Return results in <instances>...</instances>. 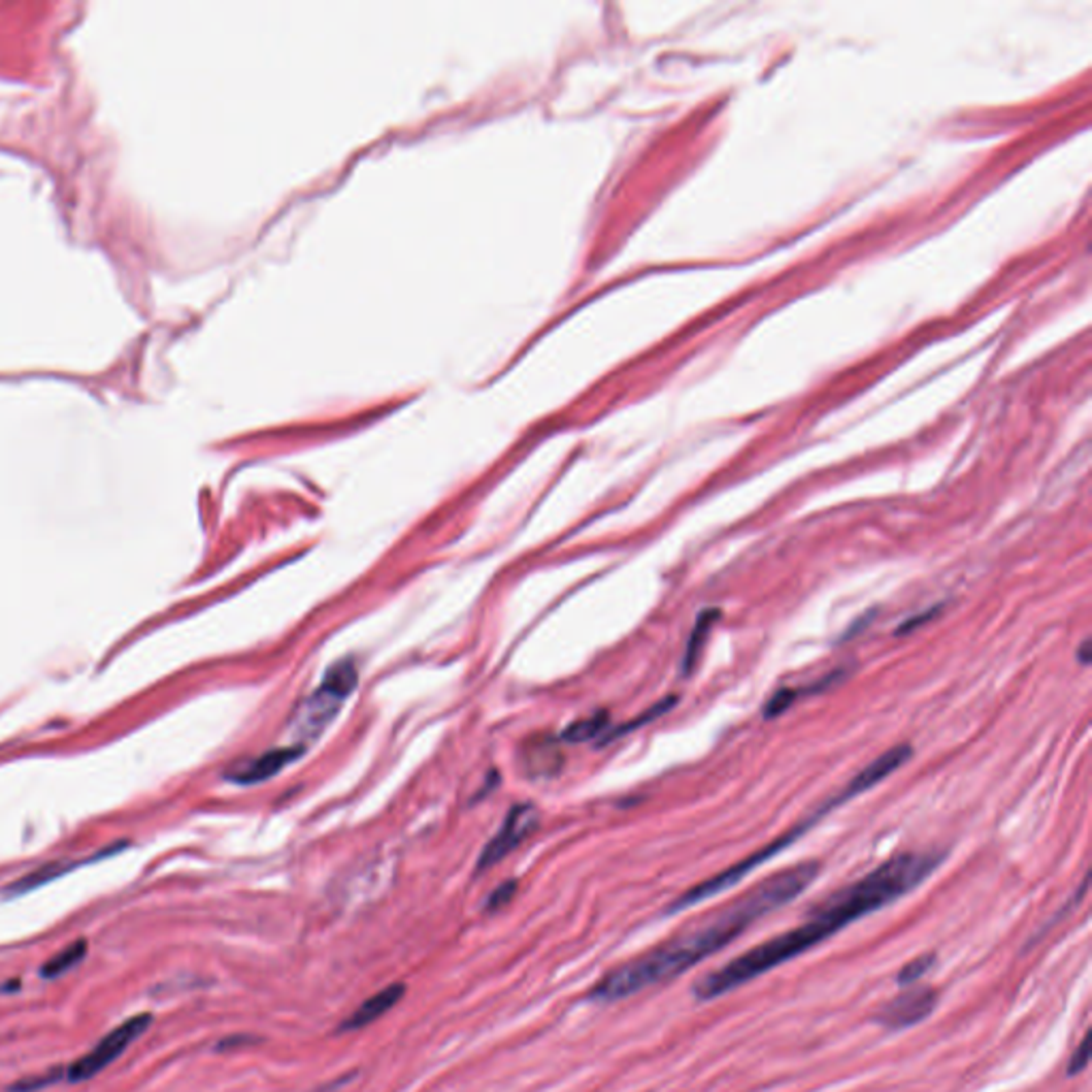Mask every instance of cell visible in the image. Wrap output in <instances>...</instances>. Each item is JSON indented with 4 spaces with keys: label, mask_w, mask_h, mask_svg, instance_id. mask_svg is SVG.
Returning a JSON list of instances; mask_svg holds the SVG:
<instances>
[{
    "label": "cell",
    "mask_w": 1092,
    "mask_h": 1092,
    "mask_svg": "<svg viewBox=\"0 0 1092 1092\" xmlns=\"http://www.w3.org/2000/svg\"><path fill=\"white\" fill-rule=\"evenodd\" d=\"M941 862V852L898 854L886 860L856 884L838 890L828 900H824L820 907L810 912V916L796 928L776 934V937L732 958L730 962L720 966V969L698 978L692 984L694 998L698 1003L715 1001V998L734 992L752 980L770 973L776 966L818 948L846 926L862 920L868 914H875L884 909L886 904H892L904 894L914 892L937 870Z\"/></svg>",
    "instance_id": "1"
},
{
    "label": "cell",
    "mask_w": 1092,
    "mask_h": 1092,
    "mask_svg": "<svg viewBox=\"0 0 1092 1092\" xmlns=\"http://www.w3.org/2000/svg\"><path fill=\"white\" fill-rule=\"evenodd\" d=\"M818 875L820 864L816 860L800 862L774 872V875L730 900L724 907L692 924L676 937L619 964L617 969L608 971L589 990L587 998L594 1003L608 1005L651 986L679 978L708 956L730 946L764 916L786 907L788 902H792L814 884Z\"/></svg>",
    "instance_id": "2"
},
{
    "label": "cell",
    "mask_w": 1092,
    "mask_h": 1092,
    "mask_svg": "<svg viewBox=\"0 0 1092 1092\" xmlns=\"http://www.w3.org/2000/svg\"><path fill=\"white\" fill-rule=\"evenodd\" d=\"M848 800H850L848 794H846L843 790H840L838 796H832L822 808H818V814H816V816L806 818L804 822H800V824L794 826L792 830H788V832H784L779 838L770 840L768 846H764L762 850L754 852L752 856L742 858L740 862L728 866V868L722 870V872H717V875L708 878L706 882H702V884L690 888L688 892H683L676 900L670 902V907L666 909V914H668V916H672V914H681L683 909H690V907H694V904H700V902H704V900H708V898H713V896H717V894H722V892L734 888L738 882H742V880L749 875V872H754V870L760 868L764 862H768L770 858H774L776 854H782V852L788 850L792 843H796V838H800L806 830L814 828L816 822L822 820V818L828 814V810H832V808H836V806H840V804H846Z\"/></svg>",
    "instance_id": "3"
},
{
    "label": "cell",
    "mask_w": 1092,
    "mask_h": 1092,
    "mask_svg": "<svg viewBox=\"0 0 1092 1092\" xmlns=\"http://www.w3.org/2000/svg\"><path fill=\"white\" fill-rule=\"evenodd\" d=\"M357 683L359 670L353 660H339L337 664H333L327 670L321 688L299 706L297 720L293 724L297 736H319L331 724L344 700L355 692Z\"/></svg>",
    "instance_id": "4"
},
{
    "label": "cell",
    "mask_w": 1092,
    "mask_h": 1092,
    "mask_svg": "<svg viewBox=\"0 0 1092 1092\" xmlns=\"http://www.w3.org/2000/svg\"><path fill=\"white\" fill-rule=\"evenodd\" d=\"M150 1024H152V1014H137L129 1020H124L88 1054L75 1060V1063L67 1069V1080L77 1084V1082H86V1080L99 1076L147 1031Z\"/></svg>",
    "instance_id": "5"
},
{
    "label": "cell",
    "mask_w": 1092,
    "mask_h": 1092,
    "mask_svg": "<svg viewBox=\"0 0 1092 1092\" xmlns=\"http://www.w3.org/2000/svg\"><path fill=\"white\" fill-rule=\"evenodd\" d=\"M939 1003V992L932 986H907L902 988L892 1001L882 1005V1010L872 1016L880 1026L888 1031H900L924 1022Z\"/></svg>",
    "instance_id": "6"
},
{
    "label": "cell",
    "mask_w": 1092,
    "mask_h": 1092,
    "mask_svg": "<svg viewBox=\"0 0 1092 1092\" xmlns=\"http://www.w3.org/2000/svg\"><path fill=\"white\" fill-rule=\"evenodd\" d=\"M540 816L534 804H517L512 806L510 814L506 816L502 828L489 840V846L483 850L478 858V870L495 866L499 860H504L508 854H512L523 840L538 828Z\"/></svg>",
    "instance_id": "7"
},
{
    "label": "cell",
    "mask_w": 1092,
    "mask_h": 1092,
    "mask_svg": "<svg viewBox=\"0 0 1092 1092\" xmlns=\"http://www.w3.org/2000/svg\"><path fill=\"white\" fill-rule=\"evenodd\" d=\"M301 754H303V749L299 744L277 747V749H271V752H267V754H261L257 758H250V760H243V762L235 764L227 772V779H231V782L241 784V786H255V784L267 782V779L275 776L279 770H285Z\"/></svg>",
    "instance_id": "8"
},
{
    "label": "cell",
    "mask_w": 1092,
    "mask_h": 1092,
    "mask_svg": "<svg viewBox=\"0 0 1092 1092\" xmlns=\"http://www.w3.org/2000/svg\"><path fill=\"white\" fill-rule=\"evenodd\" d=\"M403 994H405V986L403 984H391V986L378 990L376 994L369 996L367 1001H363L344 1022L339 1024V1033L359 1031V1028H365V1026L373 1024L378 1018L389 1014L401 1001Z\"/></svg>",
    "instance_id": "9"
},
{
    "label": "cell",
    "mask_w": 1092,
    "mask_h": 1092,
    "mask_svg": "<svg viewBox=\"0 0 1092 1092\" xmlns=\"http://www.w3.org/2000/svg\"><path fill=\"white\" fill-rule=\"evenodd\" d=\"M88 954V941L86 939H77L73 944H69L67 948H62L58 954H54L43 966L39 975L43 980H56L60 975L69 973L71 969H75V966H79L84 962Z\"/></svg>",
    "instance_id": "10"
},
{
    "label": "cell",
    "mask_w": 1092,
    "mask_h": 1092,
    "mask_svg": "<svg viewBox=\"0 0 1092 1092\" xmlns=\"http://www.w3.org/2000/svg\"><path fill=\"white\" fill-rule=\"evenodd\" d=\"M561 764V756L553 740H536L527 747L525 752V766L532 774L544 776L557 772Z\"/></svg>",
    "instance_id": "11"
},
{
    "label": "cell",
    "mask_w": 1092,
    "mask_h": 1092,
    "mask_svg": "<svg viewBox=\"0 0 1092 1092\" xmlns=\"http://www.w3.org/2000/svg\"><path fill=\"white\" fill-rule=\"evenodd\" d=\"M717 617H720V610H715V608L704 610V613L698 617L696 628H694V632H692V636H690V642H688V649H685V655H683V672H685V676H688V674L694 670V666H696V662H698V655H700V651H702V647H704V640H706V636H708V630H710L713 621H715Z\"/></svg>",
    "instance_id": "12"
},
{
    "label": "cell",
    "mask_w": 1092,
    "mask_h": 1092,
    "mask_svg": "<svg viewBox=\"0 0 1092 1092\" xmlns=\"http://www.w3.org/2000/svg\"><path fill=\"white\" fill-rule=\"evenodd\" d=\"M606 726H608V715L606 713H596V715L587 717V720H578L572 726H568V730L564 732V740H568V742H585L589 738L598 736Z\"/></svg>",
    "instance_id": "13"
},
{
    "label": "cell",
    "mask_w": 1092,
    "mask_h": 1092,
    "mask_svg": "<svg viewBox=\"0 0 1092 1092\" xmlns=\"http://www.w3.org/2000/svg\"><path fill=\"white\" fill-rule=\"evenodd\" d=\"M934 962H937V958H934V954H922V956H916L914 960H909L907 964L902 966V969L898 971L896 975V984L900 988H907V986H914L918 984L930 969L934 966Z\"/></svg>",
    "instance_id": "14"
},
{
    "label": "cell",
    "mask_w": 1092,
    "mask_h": 1092,
    "mask_svg": "<svg viewBox=\"0 0 1092 1092\" xmlns=\"http://www.w3.org/2000/svg\"><path fill=\"white\" fill-rule=\"evenodd\" d=\"M62 1078H67L65 1069H62V1067H54V1069H49V1071H45V1073L28 1076V1078L15 1082L13 1086H9V1092H37V1090H43V1088L56 1084V1082L62 1080Z\"/></svg>",
    "instance_id": "15"
},
{
    "label": "cell",
    "mask_w": 1092,
    "mask_h": 1092,
    "mask_svg": "<svg viewBox=\"0 0 1092 1092\" xmlns=\"http://www.w3.org/2000/svg\"><path fill=\"white\" fill-rule=\"evenodd\" d=\"M674 702H676V698H674V696H670V698H664V700H662V702H658V704H653V706H651V708H649L647 713H642V715L638 717V720H634V722L626 724V726H623V728H617V730H613V732H610V736H608L606 740H613V738H617V736H621V734H628V732H632V730H638L640 726H644V724H649V722H653V720H658V717H662L664 713H668V710H670V706H672Z\"/></svg>",
    "instance_id": "16"
},
{
    "label": "cell",
    "mask_w": 1092,
    "mask_h": 1092,
    "mask_svg": "<svg viewBox=\"0 0 1092 1092\" xmlns=\"http://www.w3.org/2000/svg\"><path fill=\"white\" fill-rule=\"evenodd\" d=\"M1090 1052V1035L1086 1033L1078 1046V1052H1073L1071 1060H1069V1067H1067V1076L1073 1078L1078 1073H1082L1086 1067H1088V1054Z\"/></svg>",
    "instance_id": "17"
},
{
    "label": "cell",
    "mask_w": 1092,
    "mask_h": 1092,
    "mask_svg": "<svg viewBox=\"0 0 1092 1092\" xmlns=\"http://www.w3.org/2000/svg\"><path fill=\"white\" fill-rule=\"evenodd\" d=\"M515 892H517V884H515V882H508V884H502V886H499V888L489 896V900H487V912L493 914V912H497V909H502L504 904L510 902V898L515 896Z\"/></svg>",
    "instance_id": "18"
},
{
    "label": "cell",
    "mask_w": 1092,
    "mask_h": 1092,
    "mask_svg": "<svg viewBox=\"0 0 1092 1092\" xmlns=\"http://www.w3.org/2000/svg\"><path fill=\"white\" fill-rule=\"evenodd\" d=\"M253 1044H261L259 1037H253V1035H233V1037H227L223 1039L221 1044H218L216 1050H235V1048H243V1046H253Z\"/></svg>",
    "instance_id": "19"
},
{
    "label": "cell",
    "mask_w": 1092,
    "mask_h": 1092,
    "mask_svg": "<svg viewBox=\"0 0 1092 1092\" xmlns=\"http://www.w3.org/2000/svg\"><path fill=\"white\" fill-rule=\"evenodd\" d=\"M934 615H937V608H930V610H926V613H920V615H916L914 619H909V621H904V623H902V626H900V628L896 630V634H909L912 630H916L918 626H922V623H924V621L932 619Z\"/></svg>",
    "instance_id": "20"
},
{
    "label": "cell",
    "mask_w": 1092,
    "mask_h": 1092,
    "mask_svg": "<svg viewBox=\"0 0 1092 1092\" xmlns=\"http://www.w3.org/2000/svg\"><path fill=\"white\" fill-rule=\"evenodd\" d=\"M1090 658H1092V653H1090V640L1086 638V640L1082 642V647H1080V653H1078V660H1080L1082 664H1088V662H1090Z\"/></svg>",
    "instance_id": "21"
}]
</instances>
